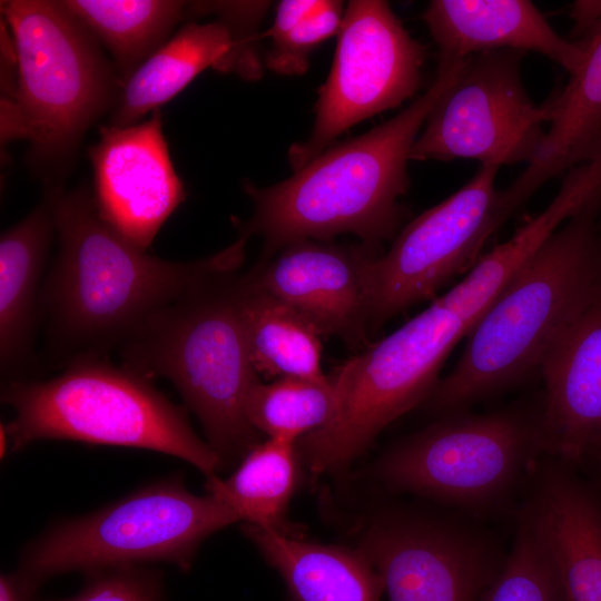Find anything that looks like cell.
<instances>
[{"label":"cell","instance_id":"cell-1","mask_svg":"<svg viewBox=\"0 0 601 601\" xmlns=\"http://www.w3.org/2000/svg\"><path fill=\"white\" fill-rule=\"evenodd\" d=\"M58 253L43 280L40 323L47 354L66 366L104 356L154 313L205 278L238 270L247 239L191 262L155 257L108 226L87 189L59 191L55 204Z\"/></svg>","mask_w":601,"mask_h":601},{"label":"cell","instance_id":"cell-2","mask_svg":"<svg viewBox=\"0 0 601 601\" xmlns=\"http://www.w3.org/2000/svg\"><path fill=\"white\" fill-rule=\"evenodd\" d=\"M464 61L439 63L434 81L408 107L358 137L327 147L292 177L264 188L244 183L254 213L240 226L239 237L264 239L259 259L299 239L353 234L382 248L395 238L404 215L400 199L410 187L413 144Z\"/></svg>","mask_w":601,"mask_h":601},{"label":"cell","instance_id":"cell-3","mask_svg":"<svg viewBox=\"0 0 601 601\" xmlns=\"http://www.w3.org/2000/svg\"><path fill=\"white\" fill-rule=\"evenodd\" d=\"M601 194L564 221L496 295L453 370L422 405L469 412L539 374L559 333L601 287Z\"/></svg>","mask_w":601,"mask_h":601},{"label":"cell","instance_id":"cell-4","mask_svg":"<svg viewBox=\"0 0 601 601\" xmlns=\"http://www.w3.org/2000/svg\"><path fill=\"white\" fill-rule=\"evenodd\" d=\"M238 270L214 274L150 315L119 347L122 366L170 381L199 420L220 467L256 444L246 415L260 382L245 333Z\"/></svg>","mask_w":601,"mask_h":601},{"label":"cell","instance_id":"cell-5","mask_svg":"<svg viewBox=\"0 0 601 601\" xmlns=\"http://www.w3.org/2000/svg\"><path fill=\"white\" fill-rule=\"evenodd\" d=\"M1 401L14 417L1 424L9 450L42 440L145 449L169 454L210 477L219 459L190 426L187 412L149 378L104 356L77 358L47 381L3 382Z\"/></svg>","mask_w":601,"mask_h":601},{"label":"cell","instance_id":"cell-6","mask_svg":"<svg viewBox=\"0 0 601 601\" xmlns=\"http://www.w3.org/2000/svg\"><path fill=\"white\" fill-rule=\"evenodd\" d=\"M0 8L17 61L14 91L1 102L2 145L28 140L37 164L63 166L92 122L116 107L124 82L61 1L6 0Z\"/></svg>","mask_w":601,"mask_h":601},{"label":"cell","instance_id":"cell-7","mask_svg":"<svg viewBox=\"0 0 601 601\" xmlns=\"http://www.w3.org/2000/svg\"><path fill=\"white\" fill-rule=\"evenodd\" d=\"M545 456L540 396L489 413L436 417L390 449L375 473L390 489L472 515L508 509Z\"/></svg>","mask_w":601,"mask_h":601},{"label":"cell","instance_id":"cell-8","mask_svg":"<svg viewBox=\"0 0 601 601\" xmlns=\"http://www.w3.org/2000/svg\"><path fill=\"white\" fill-rule=\"evenodd\" d=\"M239 521L218 499L194 494L180 475H170L50 525L23 546L18 568L39 583L124 565L169 563L188 572L201 543Z\"/></svg>","mask_w":601,"mask_h":601},{"label":"cell","instance_id":"cell-9","mask_svg":"<svg viewBox=\"0 0 601 601\" xmlns=\"http://www.w3.org/2000/svg\"><path fill=\"white\" fill-rule=\"evenodd\" d=\"M470 325L441 297L400 328L346 361L332 378L331 420L299 440L315 473L336 471L404 413L423 405L450 352Z\"/></svg>","mask_w":601,"mask_h":601},{"label":"cell","instance_id":"cell-10","mask_svg":"<svg viewBox=\"0 0 601 601\" xmlns=\"http://www.w3.org/2000/svg\"><path fill=\"white\" fill-rule=\"evenodd\" d=\"M524 53L496 50L467 58L428 115L410 159H473L499 168L532 162L552 105L550 97L540 105L530 98L521 76Z\"/></svg>","mask_w":601,"mask_h":601},{"label":"cell","instance_id":"cell-11","mask_svg":"<svg viewBox=\"0 0 601 601\" xmlns=\"http://www.w3.org/2000/svg\"><path fill=\"white\" fill-rule=\"evenodd\" d=\"M337 35L333 66L319 89L312 134L288 150L294 171L352 126L401 106L422 85L425 48L386 1H349Z\"/></svg>","mask_w":601,"mask_h":601},{"label":"cell","instance_id":"cell-12","mask_svg":"<svg viewBox=\"0 0 601 601\" xmlns=\"http://www.w3.org/2000/svg\"><path fill=\"white\" fill-rule=\"evenodd\" d=\"M496 166H480L451 196L404 226L374 263L371 329L435 297L470 272L487 239L504 224L497 206Z\"/></svg>","mask_w":601,"mask_h":601},{"label":"cell","instance_id":"cell-13","mask_svg":"<svg viewBox=\"0 0 601 601\" xmlns=\"http://www.w3.org/2000/svg\"><path fill=\"white\" fill-rule=\"evenodd\" d=\"M362 551L390 601H481L508 553L470 519L408 512L375 522Z\"/></svg>","mask_w":601,"mask_h":601},{"label":"cell","instance_id":"cell-14","mask_svg":"<svg viewBox=\"0 0 601 601\" xmlns=\"http://www.w3.org/2000/svg\"><path fill=\"white\" fill-rule=\"evenodd\" d=\"M382 248L299 239L259 259L244 273L247 283L293 307L321 335L351 348L367 341L372 317V273Z\"/></svg>","mask_w":601,"mask_h":601},{"label":"cell","instance_id":"cell-15","mask_svg":"<svg viewBox=\"0 0 601 601\" xmlns=\"http://www.w3.org/2000/svg\"><path fill=\"white\" fill-rule=\"evenodd\" d=\"M89 149L93 201L99 216L124 239L147 250L185 199L170 159L159 109L127 127L104 126Z\"/></svg>","mask_w":601,"mask_h":601},{"label":"cell","instance_id":"cell-16","mask_svg":"<svg viewBox=\"0 0 601 601\" xmlns=\"http://www.w3.org/2000/svg\"><path fill=\"white\" fill-rule=\"evenodd\" d=\"M539 374L545 456L582 467L601 455V287L552 342Z\"/></svg>","mask_w":601,"mask_h":601},{"label":"cell","instance_id":"cell-17","mask_svg":"<svg viewBox=\"0 0 601 601\" xmlns=\"http://www.w3.org/2000/svg\"><path fill=\"white\" fill-rule=\"evenodd\" d=\"M524 501L553 563L561 601H601V491L575 466L543 456Z\"/></svg>","mask_w":601,"mask_h":601},{"label":"cell","instance_id":"cell-18","mask_svg":"<svg viewBox=\"0 0 601 601\" xmlns=\"http://www.w3.org/2000/svg\"><path fill=\"white\" fill-rule=\"evenodd\" d=\"M258 31L221 19L185 23L124 83L110 126L138 124L208 68L236 72L247 80L258 79Z\"/></svg>","mask_w":601,"mask_h":601},{"label":"cell","instance_id":"cell-19","mask_svg":"<svg viewBox=\"0 0 601 601\" xmlns=\"http://www.w3.org/2000/svg\"><path fill=\"white\" fill-rule=\"evenodd\" d=\"M423 19L439 49V63L496 51H534L569 75L582 62V41L561 37L529 0H432Z\"/></svg>","mask_w":601,"mask_h":601},{"label":"cell","instance_id":"cell-20","mask_svg":"<svg viewBox=\"0 0 601 601\" xmlns=\"http://www.w3.org/2000/svg\"><path fill=\"white\" fill-rule=\"evenodd\" d=\"M580 41L582 62L566 85L550 96V128L538 157L499 190L505 221L550 179L601 154V23Z\"/></svg>","mask_w":601,"mask_h":601},{"label":"cell","instance_id":"cell-21","mask_svg":"<svg viewBox=\"0 0 601 601\" xmlns=\"http://www.w3.org/2000/svg\"><path fill=\"white\" fill-rule=\"evenodd\" d=\"M59 188L0 238V367L3 382L27 380L36 365L41 277L55 227Z\"/></svg>","mask_w":601,"mask_h":601},{"label":"cell","instance_id":"cell-22","mask_svg":"<svg viewBox=\"0 0 601 601\" xmlns=\"http://www.w3.org/2000/svg\"><path fill=\"white\" fill-rule=\"evenodd\" d=\"M601 194V154L568 171L549 205L476 264L441 296L470 329L512 277L572 215Z\"/></svg>","mask_w":601,"mask_h":601},{"label":"cell","instance_id":"cell-23","mask_svg":"<svg viewBox=\"0 0 601 601\" xmlns=\"http://www.w3.org/2000/svg\"><path fill=\"white\" fill-rule=\"evenodd\" d=\"M242 530L279 573L290 601H380L385 592L362 550L306 542L246 522Z\"/></svg>","mask_w":601,"mask_h":601},{"label":"cell","instance_id":"cell-24","mask_svg":"<svg viewBox=\"0 0 601 601\" xmlns=\"http://www.w3.org/2000/svg\"><path fill=\"white\" fill-rule=\"evenodd\" d=\"M63 7L109 51L125 83L200 2L176 0H61Z\"/></svg>","mask_w":601,"mask_h":601},{"label":"cell","instance_id":"cell-25","mask_svg":"<svg viewBox=\"0 0 601 601\" xmlns=\"http://www.w3.org/2000/svg\"><path fill=\"white\" fill-rule=\"evenodd\" d=\"M242 316L253 364L268 377L319 378L318 331L283 300L250 286L242 274Z\"/></svg>","mask_w":601,"mask_h":601},{"label":"cell","instance_id":"cell-26","mask_svg":"<svg viewBox=\"0 0 601 601\" xmlns=\"http://www.w3.org/2000/svg\"><path fill=\"white\" fill-rule=\"evenodd\" d=\"M295 446V442L269 437L256 443L227 479L207 477V494L246 523L282 531L297 481Z\"/></svg>","mask_w":601,"mask_h":601},{"label":"cell","instance_id":"cell-27","mask_svg":"<svg viewBox=\"0 0 601 601\" xmlns=\"http://www.w3.org/2000/svg\"><path fill=\"white\" fill-rule=\"evenodd\" d=\"M335 401L332 378L283 377L253 387L246 415L250 425L269 439L297 443L331 420Z\"/></svg>","mask_w":601,"mask_h":601},{"label":"cell","instance_id":"cell-28","mask_svg":"<svg viewBox=\"0 0 601 601\" xmlns=\"http://www.w3.org/2000/svg\"><path fill=\"white\" fill-rule=\"evenodd\" d=\"M344 12L342 1H280L274 23L265 33L270 39L266 67L282 76L304 75L315 48L338 33Z\"/></svg>","mask_w":601,"mask_h":601},{"label":"cell","instance_id":"cell-29","mask_svg":"<svg viewBox=\"0 0 601 601\" xmlns=\"http://www.w3.org/2000/svg\"><path fill=\"white\" fill-rule=\"evenodd\" d=\"M515 515L511 548L481 601H561L555 570L531 509L522 502Z\"/></svg>","mask_w":601,"mask_h":601},{"label":"cell","instance_id":"cell-30","mask_svg":"<svg viewBox=\"0 0 601 601\" xmlns=\"http://www.w3.org/2000/svg\"><path fill=\"white\" fill-rule=\"evenodd\" d=\"M55 601H167L165 579L152 565H124L86 573L81 589Z\"/></svg>","mask_w":601,"mask_h":601},{"label":"cell","instance_id":"cell-31","mask_svg":"<svg viewBox=\"0 0 601 601\" xmlns=\"http://www.w3.org/2000/svg\"><path fill=\"white\" fill-rule=\"evenodd\" d=\"M40 584L19 568L1 573L0 601H39Z\"/></svg>","mask_w":601,"mask_h":601},{"label":"cell","instance_id":"cell-32","mask_svg":"<svg viewBox=\"0 0 601 601\" xmlns=\"http://www.w3.org/2000/svg\"><path fill=\"white\" fill-rule=\"evenodd\" d=\"M572 41L588 37L601 23V0H575L570 4Z\"/></svg>","mask_w":601,"mask_h":601},{"label":"cell","instance_id":"cell-33","mask_svg":"<svg viewBox=\"0 0 601 601\" xmlns=\"http://www.w3.org/2000/svg\"><path fill=\"white\" fill-rule=\"evenodd\" d=\"M582 469L589 471V480L601 491V455L587 462Z\"/></svg>","mask_w":601,"mask_h":601},{"label":"cell","instance_id":"cell-34","mask_svg":"<svg viewBox=\"0 0 601 601\" xmlns=\"http://www.w3.org/2000/svg\"><path fill=\"white\" fill-rule=\"evenodd\" d=\"M600 220H601V211H600Z\"/></svg>","mask_w":601,"mask_h":601}]
</instances>
